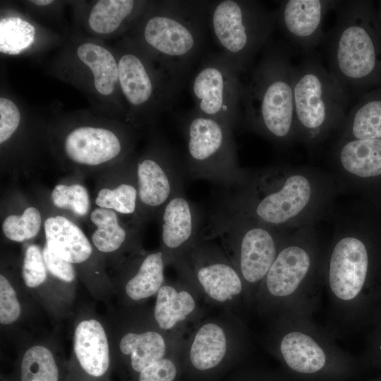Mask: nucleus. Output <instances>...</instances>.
Wrapping results in <instances>:
<instances>
[{"label":"nucleus","instance_id":"1","mask_svg":"<svg viewBox=\"0 0 381 381\" xmlns=\"http://www.w3.org/2000/svg\"><path fill=\"white\" fill-rule=\"evenodd\" d=\"M231 207L268 227L293 231L331 212L339 193L329 172L310 166L278 165L245 172Z\"/></svg>","mask_w":381,"mask_h":381},{"label":"nucleus","instance_id":"2","mask_svg":"<svg viewBox=\"0 0 381 381\" xmlns=\"http://www.w3.org/2000/svg\"><path fill=\"white\" fill-rule=\"evenodd\" d=\"M336 218L322 267L328 301L326 329L334 337L349 333L361 321L373 271L374 237L380 229L360 207H349Z\"/></svg>","mask_w":381,"mask_h":381},{"label":"nucleus","instance_id":"3","mask_svg":"<svg viewBox=\"0 0 381 381\" xmlns=\"http://www.w3.org/2000/svg\"><path fill=\"white\" fill-rule=\"evenodd\" d=\"M138 131L124 121L90 108L64 112L54 105L47 131L49 155L64 169L84 177L97 175L135 150Z\"/></svg>","mask_w":381,"mask_h":381},{"label":"nucleus","instance_id":"4","mask_svg":"<svg viewBox=\"0 0 381 381\" xmlns=\"http://www.w3.org/2000/svg\"><path fill=\"white\" fill-rule=\"evenodd\" d=\"M209 5V1H150L123 37L185 83L205 46Z\"/></svg>","mask_w":381,"mask_h":381},{"label":"nucleus","instance_id":"5","mask_svg":"<svg viewBox=\"0 0 381 381\" xmlns=\"http://www.w3.org/2000/svg\"><path fill=\"white\" fill-rule=\"evenodd\" d=\"M324 250L315 225L289 231L259 286L252 310L267 319L293 312L313 315L322 291Z\"/></svg>","mask_w":381,"mask_h":381},{"label":"nucleus","instance_id":"6","mask_svg":"<svg viewBox=\"0 0 381 381\" xmlns=\"http://www.w3.org/2000/svg\"><path fill=\"white\" fill-rule=\"evenodd\" d=\"M269 320L266 349L296 381H350L358 372L355 357L339 347L313 315L286 313Z\"/></svg>","mask_w":381,"mask_h":381},{"label":"nucleus","instance_id":"7","mask_svg":"<svg viewBox=\"0 0 381 381\" xmlns=\"http://www.w3.org/2000/svg\"><path fill=\"white\" fill-rule=\"evenodd\" d=\"M325 35L328 70L350 92L381 85V26L373 4L339 1Z\"/></svg>","mask_w":381,"mask_h":381},{"label":"nucleus","instance_id":"8","mask_svg":"<svg viewBox=\"0 0 381 381\" xmlns=\"http://www.w3.org/2000/svg\"><path fill=\"white\" fill-rule=\"evenodd\" d=\"M294 72L287 49L270 41L244 85L243 126L281 147L297 142Z\"/></svg>","mask_w":381,"mask_h":381},{"label":"nucleus","instance_id":"9","mask_svg":"<svg viewBox=\"0 0 381 381\" xmlns=\"http://www.w3.org/2000/svg\"><path fill=\"white\" fill-rule=\"evenodd\" d=\"M44 71L78 90L96 113L125 122L126 109L111 44L72 28L46 61Z\"/></svg>","mask_w":381,"mask_h":381},{"label":"nucleus","instance_id":"10","mask_svg":"<svg viewBox=\"0 0 381 381\" xmlns=\"http://www.w3.org/2000/svg\"><path fill=\"white\" fill-rule=\"evenodd\" d=\"M350 94L318 56L310 53L294 72L297 142L308 149L337 132L346 113Z\"/></svg>","mask_w":381,"mask_h":381},{"label":"nucleus","instance_id":"11","mask_svg":"<svg viewBox=\"0 0 381 381\" xmlns=\"http://www.w3.org/2000/svg\"><path fill=\"white\" fill-rule=\"evenodd\" d=\"M111 45L126 109L125 122L141 133L155 128L159 117L171 109L185 83L167 73L126 38Z\"/></svg>","mask_w":381,"mask_h":381},{"label":"nucleus","instance_id":"12","mask_svg":"<svg viewBox=\"0 0 381 381\" xmlns=\"http://www.w3.org/2000/svg\"><path fill=\"white\" fill-rule=\"evenodd\" d=\"M250 346L244 318L226 310L204 317L181 349L185 381H220L246 358Z\"/></svg>","mask_w":381,"mask_h":381},{"label":"nucleus","instance_id":"13","mask_svg":"<svg viewBox=\"0 0 381 381\" xmlns=\"http://www.w3.org/2000/svg\"><path fill=\"white\" fill-rule=\"evenodd\" d=\"M208 25L220 52L242 74L270 41L276 22L258 1L219 0L210 1Z\"/></svg>","mask_w":381,"mask_h":381},{"label":"nucleus","instance_id":"14","mask_svg":"<svg viewBox=\"0 0 381 381\" xmlns=\"http://www.w3.org/2000/svg\"><path fill=\"white\" fill-rule=\"evenodd\" d=\"M53 108L32 106L1 84V172L13 177L25 175L44 154L49 155L47 131Z\"/></svg>","mask_w":381,"mask_h":381},{"label":"nucleus","instance_id":"15","mask_svg":"<svg viewBox=\"0 0 381 381\" xmlns=\"http://www.w3.org/2000/svg\"><path fill=\"white\" fill-rule=\"evenodd\" d=\"M223 250L239 272L246 289L248 311L259 286L291 231L277 230L231 207L217 222Z\"/></svg>","mask_w":381,"mask_h":381},{"label":"nucleus","instance_id":"16","mask_svg":"<svg viewBox=\"0 0 381 381\" xmlns=\"http://www.w3.org/2000/svg\"><path fill=\"white\" fill-rule=\"evenodd\" d=\"M173 267L202 301L243 318L248 309L243 279L222 248L198 238Z\"/></svg>","mask_w":381,"mask_h":381},{"label":"nucleus","instance_id":"17","mask_svg":"<svg viewBox=\"0 0 381 381\" xmlns=\"http://www.w3.org/2000/svg\"><path fill=\"white\" fill-rule=\"evenodd\" d=\"M186 142V165L196 178L238 186L246 171L238 166L233 130L194 109L181 118Z\"/></svg>","mask_w":381,"mask_h":381},{"label":"nucleus","instance_id":"18","mask_svg":"<svg viewBox=\"0 0 381 381\" xmlns=\"http://www.w3.org/2000/svg\"><path fill=\"white\" fill-rule=\"evenodd\" d=\"M241 75L222 53L205 56L190 81L193 109L234 130L242 123L245 83Z\"/></svg>","mask_w":381,"mask_h":381},{"label":"nucleus","instance_id":"19","mask_svg":"<svg viewBox=\"0 0 381 381\" xmlns=\"http://www.w3.org/2000/svg\"><path fill=\"white\" fill-rule=\"evenodd\" d=\"M138 217L143 224L159 214L167 202L183 190L180 167L171 148L155 130H149L143 150L135 153Z\"/></svg>","mask_w":381,"mask_h":381},{"label":"nucleus","instance_id":"20","mask_svg":"<svg viewBox=\"0 0 381 381\" xmlns=\"http://www.w3.org/2000/svg\"><path fill=\"white\" fill-rule=\"evenodd\" d=\"M329 162L339 192L368 195L381 189V139H337Z\"/></svg>","mask_w":381,"mask_h":381},{"label":"nucleus","instance_id":"21","mask_svg":"<svg viewBox=\"0 0 381 381\" xmlns=\"http://www.w3.org/2000/svg\"><path fill=\"white\" fill-rule=\"evenodd\" d=\"M150 0L68 1L72 28L89 37L109 42L122 38L142 16Z\"/></svg>","mask_w":381,"mask_h":381},{"label":"nucleus","instance_id":"22","mask_svg":"<svg viewBox=\"0 0 381 381\" xmlns=\"http://www.w3.org/2000/svg\"><path fill=\"white\" fill-rule=\"evenodd\" d=\"M66 37L33 18L19 3L1 4V54L41 56L58 48Z\"/></svg>","mask_w":381,"mask_h":381},{"label":"nucleus","instance_id":"23","mask_svg":"<svg viewBox=\"0 0 381 381\" xmlns=\"http://www.w3.org/2000/svg\"><path fill=\"white\" fill-rule=\"evenodd\" d=\"M339 1L286 0L274 11L276 25L293 45L306 54L312 53L323 42V21Z\"/></svg>","mask_w":381,"mask_h":381},{"label":"nucleus","instance_id":"24","mask_svg":"<svg viewBox=\"0 0 381 381\" xmlns=\"http://www.w3.org/2000/svg\"><path fill=\"white\" fill-rule=\"evenodd\" d=\"M202 301L182 279L166 280L156 294L152 318L162 332L186 337L205 317Z\"/></svg>","mask_w":381,"mask_h":381},{"label":"nucleus","instance_id":"25","mask_svg":"<svg viewBox=\"0 0 381 381\" xmlns=\"http://www.w3.org/2000/svg\"><path fill=\"white\" fill-rule=\"evenodd\" d=\"M139 327L126 331L119 343L128 381L158 361L181 351L186 337L162 332L153 318Z\"/></svg>","mask_w":381,"mask_h":381},{"label":"nucleus","instance_id":"26","mask_svg":"<svg viewBox=\"0 0 381 381\" xmlns=\"http://www.w3.org/2000/svg\"><path fill=\"white\" fill-rule=\"evenodd\" d=\"M159 215L161 219L159 249L167 265L174 266L199 238L196 212L181 190L167 202Z\"/></svg>","mask_w":381,"mask_h":381},{"label":"nucleus","instance_id":"27","mask_svg":"<svg viewBox=\"0 0 381 381\" xmlns=\"http://www.w3.org/2000/svg\"><path fill=\"white\" fill-rule=\"evenodd\" d=\"M135 153L97 174L94 202L96 207L131 217L143 225L138 217Z\"/></svg>","mask_w":381,"mask_h":381},{"label":"nucleus","instance_id":"28","mask_svg":"<svg viewBox=\"0 0 381 381\" xmlns=\"http://www.w3.org/2000/svg\"><path fill=\"white\" fill-rule=\"evenodd\" d=\"M37 201L44 216L42 231L47 247L75 267L90 261L96 249L79 224L38 200Z\"/></svg>","mask_w":381,"mask_h":381},{"label":"nucleus","instance_id":"29","mask_svg":"<svg viewBox=\"0 0 381 381\" xmlns=\"http://www.w3.org/2000/svg\"><path fill=\"white\" fill-rule=\"evenodd\" d=\"M74 353L79 381H105L110 370L109 345L105 329L95 319L80 321L74 332Z\"/></svg>","mask_w":381,"mask_h":381},{"label":"nucleus","instance_id":"30","mask_svg":"<svg viewBox=\"0 0 381 381\" xmlns=\"http://www.w3.org/2000/svg\"><path fill=\"white\" fill-rule=\"evenodd\" d=\"M94 230L91 242L98 253H128L129 255L141 250L140 226L125 223L116 212L94 207L88 217Z\"/></svg>","mask_w":381,"mask_h":381},{"label":"nucleus","instance_id":"31","mask_svg":"<svg viewBox=\"0 0 381 381\" xmlns=\"http://www.w3.org/2000/svg\"><path fill=\"white\" fill-rule=\"evenodd\" d=\"M123 291L131 303H139L157 294L165 282L167 265L160 249L140 250L125 261Z\"/></svg>","mask_w":381,"mask_h":381},{"label":"nucleus","instance_id":"32","mask_svg":"<svg viewBox=\"0 0 381 381\" xmlns=\"http://www.w3.org/2000/svg\"><path fill=\"white\" fill-rule=\"evenodd\" d=\"M1 220L4 236L16 243L30 241L43 229L44 216L38 202H32L17 189L4 195L1 203Z\"/></svg>","mask_w":381,"mask_h":381},{"label":"nucleus","instance_id":"33","mask_svg":"<svg viewBox=\"0 0 381 381\" xmlns=\"http://www.w3.org/2000/svg\"><path fill=\"white\" fill-rule=\"evenodd\" d=\"M336 133L337 139H381V85L347 111Z\"/></svg>","mask_w":381,"mask_h":381},{"label":"nucleus","instance_id":"34","mask_svg":"<svg viewBox=\"0 0 381 381\" xmlns=\"http://www.w3.org/2000/svg\"><path fill=\"white\" fill-rule=\"evenodd\" d=\"M37 197L50 209L75 222L88 218L92 210L88 190L82 177L75 174L56 184L49 195L40 193Z\"/></svg>","mask_w":381,"mask_h":381},{"label":"nucleus","instance_id":"35","mask_svg":"<svg viewBox=\"0 0 381 381\" xmlns=\"http://www.w3.org/2000/svg\"><path fill=\"white\" fill-rule=\"evenodd\" d=\"M19 381H61L59 365L47 347L35 345L24 353L20 362Z\"/></svg>","mask_w":381,"mask_h":381},{"label":"nucleus","instance_id":"36","mask_svg":"<svg viewBox=\"0 0 381 381\" xmlns=\"http://www.w3.org/2000/svg\"><path fill=\"white\" fill-rule=\"evenodd\" d=\"M22 8L42 25L68 36L72 30L65 19V7L68 1L26 0L19 1Z\"/></svg>","mask_w":381,"mask_h":381},{"label":"nucleus","instance_id":"37","mask_svg":"<svg viewBox=\"0 0 381 381\" xmlns=\"http://www.w3.org/2000/svg\"><path fill=\"white\" fill-rule=\"evenodd\" d=\"M181 351L158 361L129 381H185Z\"/></svg>","mask_w":381,"mask_h":381},{"label":"nucleus","instance_id":"38","mask_svg":"<svg viewBox=\"0 0 381 381\" xmlns=\"http://www.w3.org/2000/svg\"><path fill=\"white\" fill-rule=\"evenodd\" d=\"M22 277L26 286L35 289L47 279L49 272L45 265L42 248L29 243L25 250L22 263Z\"/></svg>","mask_w":381,"mask_h":381},{"label":"nucleus","instance_id":"39","mask_svg":"<svg viewBox=\"0 0 381 381\" xmlns=\"http://www.w3.org/2000/svg\"><path fill=\"white\" fill-rule=\"evenodd\" d=\"M21 314V306L16 290L4 273L0 274V322L8 325L15 322Z\"/></svg>","mask_w":381,"mask_h":381},{"label":"nucleus","instance_id":"40","mask_svg":"<svg viewBox=\"0 0 381 381\" xmlns=\"http://www.w3.org/2000/svg\"><path fill=\"white\" fill-rule=\"evenodd\" d=\"M220 381H296L282 370L238 367Z\"/></svg>","mask_w":381,"mask_h":381},{"label":"nucleus","instance_id":"41","mask_svg":"<svg viewBox=\"0 0 381 381\" xmlns=\"http://www.w3.org/2000/svg\"><path fill=\"white\" fill-rule=\"evenodd\" d=\"M43 258L49 274L58 280L73 282L76 277L75 266L53 253L45 244L42 247Z\"/></svg>","mask_w":381,"mask_h":381},{"label":"nucleus","instance_id":"42","mask_svg":"<svg viewBox=\"0 0 381 381\" xmlns=\"http://www.w3.org/2000/svg\"><path fill=\"white\" fill-rule=\"evenodd\" d=\"M377 13L378 20H379L380 26H381V3L380 4V8H379V10L377 12Z\"/></svg>","mask_w":381,"mask_h":381}]
</instances>
